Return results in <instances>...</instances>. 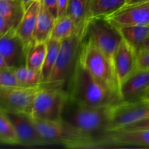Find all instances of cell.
Wrapping results in <instances>:
<instances>
[{"label":"cell","mask_w":149,"mask_h":149,"mask_svg":"<svg viewBox=\"0 0 149 149\" xmlns=\"http://www.w3.org/2000/svg\"><path fill=\"white\" fill-rule=\"evenodd\" d=\"M6 67H10L7 64V63L6 62L5 59L4 58V57L0 54V68H6Z\"/></svg>","instance_id":"obj_34"},{"label":"cell","mask_w":149,"mask_h":149,"mask_svg":"<svg viewBox=\"0 0 149 149\" xmlns=\"http://www.w3.org/2000/svg\"><path fill=\"white\" fill-rule=\"evenodd\" d=\"M0 143H1V141H0Z\"/></svg>","instance_id":"obj_39"},{"label":"cell","mask_w":149,"mask_h":149,"mask_svg":"<svg viewBox=\"0 0 149 149\" xmlns=\"http://www.w3.org/2000/svg\"><path fill=\"white\" fill-rule=\"evenodd\" d=\"M122 129L127 130H149V118L144 119V120L140 121V122L134 123L132 125H129ZM120 130V129H119Z\"/></svg>","instance_id":"obj_30"},{"label":"cell","mask_w":149,"mask_h":149,"mask_svg":"<svg viewBox=\"0 0 149 149\" xmlns=\"http://www.w3.org/2000/svg\"><path fill=\"white\" fill-rule=\"evenodd\" d=\"M68 83V97L75 103L85 106L101 107L111 106L119 102L116 96L88 72L79 58Z\"/></svg>","instance_id":"obj_1"},{"label":"cell","mask_w":149,"mask_h":149,"mask_svg":"<svg viewBox=\"0 0 149 149\" xmlns=\"http://www.w3.org/2000/svg\"><path fill=\"white\" fill-rule=\"evenodd\" d=\"M61 45H62L61 41L56 40V39H52V38H49V40L47 41L46 57H45L43 67L42 68V86L47 81L52 72V68L56 63L57 58L59 55Z\"/></svg>","instance_id":"obj_23"},{"label":"cell","mask_w":149,"mask_h":149,"mask_svg":"<svg viewBox=\"0 0 149 149\" xmlns=\"http://www.w3.org/2000/svg\"><path fill=\"white\" fill-rule=\"evenodd\" d=\"M40 3L41 0H33L25 7L21 20L15 29L17 34L24 45L26 52L33 44V35L36 27Z\"/></svg>","instance_id":"obj_16"},{"label":"cell","mask_w":149,"mask_h":149,"mask_svg":"<svg viewBox=\"0 0 149 149\" xmlns=\"http://www.w3.org/2000/svg\"><path fill=\"white\" fill-rule=\"evenodd\" d=\"M127 0H90L88 20L106 18L126 5Z\"/></svg>","instance_id":"obj_19"},{"label":"cell","mask_w":149,"mask_h":149,"mask_svg":"<svg viewBox=\"0 0 149 149\" xmlns=\"http://www.w3.org/2000/svg\"><path fill=\"white\" fill-rule=\"evenodd\" d=\"M84 39L93 44L109 59L114 69L115 55L122 40L118 29L104 18L91 19L87 23Z\"/></svg>","instance_id":"obj_7"},{"label":"cell","mask_w":149,"mask_h":149,"mask_svg":"<svg viewBox=\"0 0 149 149\" xmlns=\"http://www.w3.org/2000/svg\"><path fill=\"white\" fill-rule=\"evenodd\" d=\"M68 98V92L63 89L42 87L35 95L29 116L35 120H62Z\"/></svg>","instance_id":"obj_6"},{"label":"cell","mask_w":149,"mask_h":149,"mask_svg":"<svg viewBox=\"0 0 149 149\" xmlns=\"http://www.w3.org/2000/svg\"><path fill=\"white\" fill-rule=\"evenodd\" d=\"M79 59L88 72L120 101V92L113 65L109 59L87 39L83 40Z\"/></svg>","instance_id":"obj_4"},{"label":"cell","mask_w":149,"mask_h":149,"mask_svg":"<svg viewBox=\"0 0 149 149\" xmlns=\"http://www.w3.org/2000/svg\"><path fill=\"white\" fill-rule=\"evenodd\" d=\"M11 28L12 27H10V26L6 21L5 19L0 15V33L7 31Z\"/></svg>","instance_id":"obj_32"},{"label":"cell","mask_w":149,"mask_h":149,"mask_svg":"<svg viewBox=\"0 0 149 149\" xmlns=\"http://www.w3.org/2000/svg\"><path fill=\"white\" fill-rule=\"evenodd\" d=\"M41 87H0V110L7 113L30 114L33 99Z\"/></svg>","instance_id":"obj_9"},{"label":"cell","mask_w":149,"mask_h":149,"mask_svg":"<svg viewBox=\"0 0 149 149\" xmlns=\"http://www.w3.org/2000/svg\"><path fill=\"white\" fill-rule=\"evenodd\" d=\"M20 86L15 77L14 68L10 67L0 68V87Z\"/></svg>","instance_id":"obj_27"},{"label":"cell","mask_w":149,"mask_h":149,"mask_svg":"<svg viewBox=\"0 0 149 149\" xmlns=\"http://www.w3.org/2000/svg\"><path fill=\"white\" fill-rule=\"evenodd\" d=\"M137 69H149V50L139 49L136 53Z\"/></svg>","instance_id":"obj_28"},{"label":"cell","mask_w":149,"mask_h":149,"mask_svg":"<svg viewBox=\"0 0 149 149\" xmlns=\"http://www.w3.org/2000/svg\"><path fill=\"white\" fill-rule=\"evenodd\" d=\"M15 77L20 86L37 87L42 84V72L27 66L26 64L14 68Z\"/></svg>","instance_id":"obj_24"},{"label":"cell","mask_w":149,"mask_h":149,"mask_svg":"<svg viewBox=\"0 0 149 149\" xmlns=\"http://www.w3.org/2000/svg\"><path fill=\"white\" fill-rule=\"evenodd\" d=\"M149 0H127L126 5H132V4H141V3H144V2H148Z\"/></svg>","instance_id":"obj_33"},{"label":"cell","mask_w":149,"mask_h":149,"mask_svg":"<svg viewBox=\"0 0 149 149\" xmlns=\"http://www.w3.org/2000/svg\"><path fill=\"white\" fill-rule=\"evenodd\" d=\"M47 49V42H33L28 49L25 64L27 66L42 72Z\"/></svg>","instance_id":"obj_22"},{"label":"cell","mask_w":149,"mask_h":149,"mask_svg":"<svg viewBox=\"0 0 149 149\" xmlns=\"http://www.w3.org/2000/svg\"><path fill=\"white\" fill-rule=\"evenodd\" d=\"M140 49H144V50H149V36L146 39V40L143 44L142 47Z\"/></svg>","instance_id":"obj_35"},{"label":"cell","mask_w":149,"mask_h":149,"mask_svg":"<svg viewBox=\"0 0 149 149\" xmlns=\"http://www.w3.org/2000/svg\"><path fill=\"white\" fill-rule=\"evenodd\" d=\"M19 1H20V2L23 4V6H24V7H26V5H28L29 3H31V1H33V0H19Z\"/></svg>","instance_id":"obj_36"},{"label":"cell","mask_w":149,"mask_h":149,"mask_svg":"<svg viewBox=\"0 0 149 149\" xmlns=\"http://www.w3.org/2000/svg\"><path fill=\"white\" fill-rule=\"evenodd\" d=\"M68 1L69 0H58L57 1L58 18L66 14L67 10H68Z\"/></svg>","instance_id":"obj_31"},{"label":"cell","mask_w":149,"mask_h":149,"mask_svg":"<svg viewBox=\"0 0 149 149\" xmlns=\"http://www.w3.org/2000/svg\"><path fill=\"white\" fill-rule=\"evenodd\" d=\"M0 141L1 143L18 145L14 126L6 112L0 110Z\"/></svg>","instance_id":"obj_26"},{"label":"cell","mask_w":149,"mask_h":149,"mask_svg":"<svg viewBox=\"0 0 149 149\" xmlns=\"http://www.w3.org/2000/svg\"><path fill=\"white\" fill-rule=\"evenodd\" d=\"M76 33L75 26L68 14L56 19L50 38L63 42Z\"/></svg>","instance_id":"obj_25"},{"label":"cell","mask_w":149,"mask_h":149,"mask_svg":"<svg viewBox=\"0 0 149 149\" xmlns=\"http://www.w3.org/2000/svg\"></svg>","instance_id":"obj_40"},{"label":"cell","mask_w":149,"mask_h":149,"mask_svg":"<svg viewBox=\"0 0 149 149\" xmlns=\"http://www.w3.org/2000/svg\"><path fill=\"white\" fill-rule=\"evenodd\" d=\"M6 113L14 126L18 145L23 146H41L48 145L38 132L29 114L7 112Z\"/></svg>","instance_id":"obj_11"},{"label":"cell","mask_w":149,"mask_h":149,"mask_svg":"<svg viewBox=\"0 0 149 149\" xmlns=\"http://www.w3.org/2000/svg\"><path fill=\"white\" fill-rule=\"evenodd\" d=\"M104 19L116 29L130 26H149V1L125 6Z\"/></svg>","instance_id":"obj_12"},{"label":"cell","mask_w":149,"mask_h":149,"mask_svg":"<svg viewBox=\"0 0 149 149\" xmlns=\"http://www.w3.org/2000/svg\"><path fill=\"white\" fill-rule=\"evenodd\" d=\"M149 93V69H136L120 89V101L146 97Z\"/></svg>","instance_id":"obj_15"},{"label":"cell","mask_w":149,"mask_h":149,"mask_svg":"<svg viewBox=\"0 0 149 149\" xmlns=\"http://www.w3.org/2000/svg\"><path fill=\"white\" fill-rule=\"evenodd\" d=\"M56 18L51 14L41 1L33 35V42H47L51 36Z\"/></svg>","instance_id":"obj_18"},{"label":"cell","mask_w":149,"mask_h":149,"mask_svg":"<svg viewBox=\"0 0 149 149\" xmlns=\"http://www.w3.org/2000/svg\"><path fill=\"white\" fill-rule=\"evenodd\" d=\"M4 1H10V0H4Z\"/></svg>","instance_id":"obj_38"},{"label":"cell","mask_w":149,"mask_h":149,"mask_svg":"<svg viewBox=\"0 0 149 149\" xmlns=\"http://www.w3.org/2000/svg\"><path fill=\"white\" fill-rule=\"evenodd\" d=\"M45 7L49 10V13L58 18V10H57V1L58 0H41Z\"/></svg>","instance_id":"obj_29"},{"label":"cell","mask_w":149,"mask_h":149,"mask_svg":"<svg viewBox=\"0 0 149 149\" xmlns=\"http://www.w3.org/2000/svg\"><path fill=\"white\" fill-rule=\"evenodd\" d=\"M90 1V0H69L66 13L74 21L76 33L81 35L84 38L89 22Z\"/></svg>","instance_id":"obj_17"},{"label":"cell","mask_w":149,"mask_h":149,"mask_svg":"<svg viewBox=\"0 0 149 149\" xmlns=\"http://www.w3.org/2000/svg\"><path fill=\"white\" fill-rule=\"evenodd\" d=\"M148 118V97L117 102L111 106L110 119L106 132L122 129Z\"/></svg>","instance_id":"obj_8"},{"label":"cell","mask_w":149,"mask_h":149,"mask_svg":"<svg viewBox=\"0 0 149 149\" xmlns=\"http://www.w3.org/2000/svg\"><path fill=\"white\" fill-rule=\"evenodd\" d=\"M31 119L48 145H62L71 148H96L94 138L82 133L63 120L42 121L32 118Z\"/></svg>","instance_id":"obj_3"},{"label":"cell","mask_w":149,"mask_h":149,"mask_svg":"<svg viewBox=\"0 0 149 149\" xmlns=\"http://www.w3.org/2000/svg\"><path fill=\"white\" fill-rule=\"evenodd\" d=\"M122 39L126 41L136 52L149 36V26H130L117 29Z\"/></svg>","instance_id":"obj_20"},{"label":"cell","mask_w":149,"mask_h":149,"mask_svg":"<svg viewBox=\"0 0 149 149\" xmlns=\"http://www.w3.org/2000/svg\"><path fill=\"white\" fill-rule=\"evenodd\" d=\"M25 7L19 0H0V15L10 27L16 29L24 13Z\"/></svg>","instance_id":"obj_21"},{"label":"cell","mask_w":149,"mask_h":149,"mask_svg":"<svg viewBox=\"0 0 149 149\" xmlns=\"http://www.w3.org/2000/svg\"><path fill=\"white\" fill-rule=\"evenodd\" d=\"M111 106L101 107L85 106L75 103L68 97L62 120L96 140L107 129L110 119Z\"/></svg>","instance_id":"obj_2"},{"label":"cell","mask_w":149,"mask_h":149,"mask_svg":"<svg viewBox=\"0 0 149 149\" xmlns=\"http://www.w3.org/2000/svg\"><path fill=\"white\" fill-rule=\"evenodd\" d=\"M97 148H149V130L120 129L109 131L96 139Z\"/></svg>","instance_id":"obj_10"},{"label":"cell","mask_w":149,"mask_h":149,"mask_svg":"<svg viewBox=\"0 0 149 149\" xmlns=\"http://www.w3.org/2000/svg\"><path fill=\"white\" fill-rule=\"evenodd\" d=\"M84 39V36L75 33L63 41L56 63L42 87L63 90L74 72Z\"/></svg>","instance_id":"obj_5"},{"label":"cell","mask_w":149,"mask_h":149,"mask_svg":"<svg viewBox=\"0 0 149 149\" xmlns=\"http://www.w3.org/2000/svg\"><path fill=\"white\" fill-rule=\"evenodd\" d=\"M136 51L122 39L114 58V71L119 92L122 84L137 69Z\"/></svg>","instance_id":"obj_14"},{"label":"cell","mask_w":149,"mask_h":149,"mask_svg":"<svg viewBox=\"0 0 149 149\" xmlns=\"http://www.w3.org/2000/svg\"><path fill=\"white\" fill-rule=\"evenodd\" d=\"M0 54L10 68H17L25 64L26 48L15 28L0 33Z\"/></svg>","instance_id":"obj_13"},{"label":"cell","mask_w":149,"mask_h":149,"mask_svg":"<svg viewBox=\"0 0 149 149\" xmlns=\"http://www.w3.org/2000/svg\"><path fill=\"white\" fill-rule=\"evenodd\" d=\"M146 97H148V98H149V93H148V95H147V96H146Z\"/></svg>","instance_id":"obj_37"}]
</instances>
